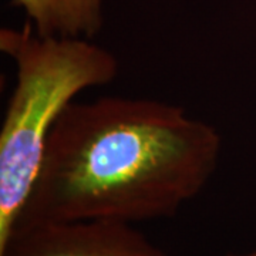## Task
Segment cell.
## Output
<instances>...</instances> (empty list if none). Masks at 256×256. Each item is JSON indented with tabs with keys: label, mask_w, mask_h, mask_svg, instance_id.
Returning a JSON list of instances; mask_svg holds the SVG:
<instances>
[{
	"label": "cell",
	"mask_w": 256,
	"mask_h": 256,
	"mask_svg": "<svg viewBox=\"0 0 256 256\" xmlns=\"http://www.w3.org/2000/svg\"><path fill=\"white\" fill-rule=\"evenodd\" d=\"M0 256H168L132 224L90 220L42 222L18 229Z\"/></svg>",
	"instance_id": "3957f363"
},
{
	"label": "cell",
	"mask_w": 256,
	"mask_h": 256,
	"mask_svg": "<svg viewBox=\"0 0 256 256\" xmlns=\"http://www.w3.org/2000/svg\"><path fill=\"white\" fill-rule=\"evenodd\" d=\"M37 34L92 40L102 28V0H13Z\"/></svg>",
	"instance_id": "277c9868"
},
{
	"label": "cell",
	"mask_w": 256,
	"mask_h": 256,
	"mask_svg": "<svg viewBox=\"0 0 256 256\" xmlns=\"http://www.w3.org/2000/svg\"><path fill=\"white\" fill-rule=\"evenodd\" d=\"M226 256H256V250H254V252H249V254H245V255H234V254H229V255Z\"/></svg>",
	"instance_id": "5b68a950"
},
{
	"label": "cell",
	"mask_w": 256,
	"mask_h": 256,
	"mask_svg": "<svg viewBox=\"0 0 256 256\" xmlns=\"http://www.w3.org/2000/svg\"><path fill=\"white\" fill-rule=\"evenodd\" d=\"M220 150L216 128L175 104L73 101L52 130L14 232L42 222L174 216L210 182Z\"/></svg>",
	"instance_id": "6da1fadb"
},
{
	"label": "cell",
	"mask_w": 256,
	"mask_h": 256,
	"mask_svg": "<svg viewBox=\"0 0 256 256\" xmlns=\"http://www.w3.org/2000/svg\"><path fill=\"white\" fill-rule=\"evenodd\" d=\"M0 50L16 67L0 130L2 249L22 218L57 120L76 96L110 84L118 60L92 40L40 36L30 22L2 28Z\"/></svg>",
	"instance_id": "7a4b0ae2"
}]
</instances>
